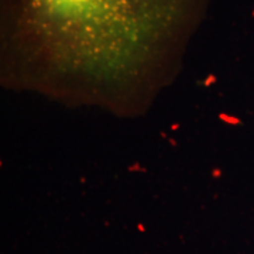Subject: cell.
<instances>
[{
    "label": "cell",
    "mask_w": 254,
    "mask_h": 254,
    "mask_svg": "<svg viewBox=\"0 0 254 254\" xmlns=\"http://www.w3.org/2000/svg\"><path fill=\"white\" fill-rule=\"evenodd\" d=\"M38 31L73 51L133 50L160 23L155 0H27Z\"/></svg>",
    "instance_id": "cell-1"
}]
</instances>
